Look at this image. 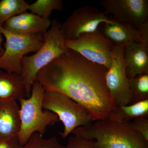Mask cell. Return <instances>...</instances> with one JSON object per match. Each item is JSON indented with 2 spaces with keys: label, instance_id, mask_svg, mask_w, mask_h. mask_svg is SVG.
<instances>
[{
  "label": "cell",
  "instance_id": "obj_17",
  "mask_svg": "<svg viewBox=\"0 0 148 148\" xmlns=\"http://www.w3.org/2000/svg\"><path fill=\"white\" fill-rule=\"evenodd\" d=\"M29 4L24 0H0V25L10 18L27 12Z\"/></svg>",
  "mask_w": 148,
  "mask_h": 148
},
{
  "label": "cell",
  "instance_id": "obj_20",
  "mask_svg": "<svg viewBox=\"0 0 148 148\" xmlns=\"http://www.w3.org/2000/svg\"><path fill=\"white\" fill-rule=\"evenodd\" d=\"M22 148H64V146L60 144L56 136L44 139L43 136L36 132Z\"/></svg>",
  "mask_w": 148,
  "mask_h": 148
},
{
  "label": "cell",
  "instance_id": "obj_15",
  "mask_svg": "<svg viewBox=\"0 0 148 148\" xmlns=\"http://www.w3.org/2000/svg\"><path fill=\"white\" fill-rule=\"evenodd\" d=\"M27 97L21 75L0 70V102L19 101Z\"/></svg>",
  "mask_w": 148,
  "mask_h": 148
},
{
  "label": "cell",
  "instance_id": "obj_10",
  "mask_svg": "<svg viewBox=\"0 0 148 148\" xmlns=\"http://www.w3.org/2000/svg\"><path fill=\"white\" fill-rule=\"evenodd\" d=\"M101 5L106 15L130 24L138 29L148 22L147 0H103Z\"/></svg>",
  "mask_w": 148,
  "mask_h": 148
},
{
  "label": "cell",
  "instance_id": "obj_5",
  "mask_svg": "<svg viewBox=\"0 0 148 148\" xmlns=\"http://www.w3.org/2000/svg\"><path fill=\"white\" fill-rule=\"evenodd\" d=\"M44 110L53 112L64 125V131L59 132L66 139L75 129L91 123L92 120L87 111L79 103L65 94L45 91L42 101Z\"/></svg>",
  "mask_w": 148,
  "mask_h": 148
},
{
  "label": "cell",
  "instance_id": "obj_24",
  "mask_svg": "<svg viewBox=\"0 0 148 148\" xmlns=\"http://www.w3.org/2000/svg\"><path fill=\"white\" fill-rule=\"evenodd\" d=\"M3 41L2 35L0 34V57L3 55L4 51V49L2 46Z\"/></svg>",
  "mask_w": 148,
  "mask_h": 148
},
{
  "label": "cell",
  "instance_id": "obj_19",
  "mask_svg": "<svg viewBox=\"0 0 148 148\" xmlns=\"http://www.w3.org/2000/svg\"><path fill=\"white\" fill-rule=\"evenodd\" d=\"M63 9L64 3L61 0H37L29 5L28 10L40 17L49 18L53 10Z\"/></svg>",
  "mask_w": 148,
  "mask_h": 148
},
{
  "label": "cell",
  "instance_id": "obj_7",
  "mask_svg": "<svg viewBox=\"0 0 148 148\" xmlns=\"http://www.w3.org/2000/svg\"><path fill=\"white\" fill-rule=\"evenodd\" d=\"M65 45L67 48L107 69L110 66L114 45L99 29L92 33L83 34L75 40H66Z\"/></svg>",
  "mask_w": 148,
  "mask_h": 148
},
{
  "label": "cell",
  "instance_id": "obj_4",
  "mask_svg": "<svg viewBox=\"0 0 148 148\" xmlns=\"http://www.w3.org/2000/svg\"><path fill=\"white\" fill-rule=\"evenodd\" d=\"M45 90L36 80L32 86L31 95L27 98L19 100L21 128L18 138L23 146L27 144L32 135L36 132L43 136L48 126L53 125L59 121L53 112L44 111L42 101Z\"/></svg>",
  "mask_w": 148,
  "mask_h": 148
},
{
  "label": "cell",
  "instance_id": "obj_6",
  "mask_svg": "<svg viewBox=\"0 0 148 148\" xmlns=\"http://www.w3.org/2000/svg\"><path fill=\"white\" fill-rule=\"evenodd\" d=\"M0 34L5 37L4 51L0 57V70L20 75L21 62L27 53L36 52L44 43L43 34L21 36L5 30L0 25Z\"/></svg>",
  "mask_w": 148,
  "mask_h": 148
},
{
  "label": "cell",
  "instance_id": "obj_13",
  "mask_svg": "<svg viewBox=\"0 0 148 148\" xmlns=\"http://www.w3.org/2000/svg\"><path fill=\"white\" fill-rule=\"evenodd\" d=\"M124 59L128 79L148 74V45L132 42L124 46Z\"/></svg>",
  "mask_w": 148,
  "mask_h": 148
},
{
  "label": "cell",
  "instance_id": "obj_1",
  "mask_svg": "<svg viewBox=\"0 0 148 148\" xmlns=\"http://www.w3.org/2000/svg\"><path fill=\"white\" fill-rule=\"evenodd\" d=\"M107 70L68 49L40 70L36 80L45 91L61 92L79 103L95 121L108 118L116 108L106 86Z\"/></svg>",
  "mask_w": 148,
  "mask_h": 148
},
{
  "label": "cell",
  "instance_id": "obj_8",
  "mask_svg": "<svg viewBox=\"0 0 148 148\" xmlns=\"http://www.w3.org/2000/svg\"><path fill=\"white\" fill-rule=\"evenodd\" d=\"M124 46L114 45L110 66L106 74V86L116 106L131 104V94L124 59Z\"/></svg>",
  "mask_w": 148,
  "mask_h": 148
},
{
  "label": "cell",
  "instance_id": "obj_18",
  "mask_svg": "<svg viewBox=\"0 0 148 148\" xmlns=\"http://www.w3.org/2000/svg\"><path fill=\"white\" fill-rule=\"evenodd\" d=\"M131 94V104L148 100V74L128 79Z\"/></svg>",
  "mask_w": 148,
  "mask_h": 148
},
{
  "label": "cell",
  "instance_id": "obj_23",
  "mask_svg": "<svg viewBox=\"0 0 148 148\" xmlns=\"http://www.w3.org/2000/svg\"><path fill=\"white\" fill-rule=\"evenodd\" d=\"M18 137H13L0 141V148H22Z\"/></svg>",
  "mask_w": 148,
  "mask_h": 148
},
{
  "label": "cell",
  "instance_id": "obj_14",
  "mask_svg": "<svg viewBox=\"0 0 148 148\" xmlns=\"http://www.w3.org/2000/svg\"><path fill=\"white\" fill-rule=\"evenodd\" d=\"M20 128V107L16 101L0 102V141L18 137Z\"/></svg>",
  "mask_w": 148,
  "mask_h": 148
},
{
  "label": "cell",
  "instance_id": "obj_2",
  "mask_svg": "<svg viewBox=\"0 0 148 148\" xmlns=\"http://www.w3.org/2000/svg\"><path fill=\"white\" fill-rule=\"evenodd\" d=\"M77 127L74 135L92 140L95 148H148V141L131 125L109 119Z\"/></svg>",
  "mask_w": 148,
  "mask_h": 148
},
{
  "label": "cell",
  "instance_id": "obj_12",
  "mask_svg": "<svg viewBox=\"0 0 148 148\" xmlns=\"http://www.w3.org/2000/svg\"><path fill=\"white\" fill-rule=\"evenodd\" d=\"M51 24L50 18L26 12L8 19L2 27L14 34L32 36L46 33Z\"/></svg>",
  "mask_w": 148,
  "mask_h": 148
},
{
  "label": "cell",
  "instance_id": "obj_9",
  "mask_svg": "<svg viewBox=\"0 0 148 148\" xmlns=\"http://www.w3.org/2000/svg\"><path fill=\"white\" fill-rule=\"evenodd\" d=\"M111 21L98 8L84 6L76 9L61 24V30L65 40H75L83 34L95 32L101 23Z\"/></svg>",
  "mask_w": 148,
  "mask_h": 148
},
{
  "label": "cell",
  "instance_id": "obj_22",
  "mask_svg": "<svg viewBox=\"0 0 148 148\" xmlns=\"http://www.w3.org/2000/svg\"><path fill=\"white\" fill-rule=\"evenodd\" d=\"M130 123L133 128L148 141V118L136 119Z\"/></svg>",
  "mask_w": 148,
  "mask_h": 148
},
{
  "label": "cell",
  "instance_id": "obj_11",
  "mask_svg": "<svg viewBox=\"0 0 148 148\" xmlns=\"http://www.w3.org/2000/svg\"><path fill=\"white\" fill-rule=\"evenodd\" d=\"M104 24L103 35L114 45L125 46L132 42L148 45V22L138 29L114 18Z\"/></svg>",
  "mask_w": 148,
  "mask_h": 148
},
{
  "label": "cell",
  "instance_id": "obj_16",
  "mask_svg": "<svg viewBox=\"0 0 148 148\" xmlns=\"http://www.w3.org/2000/svg\"><path fill=\"white\" fill-rule=\"evenodd\" d=\"M141 117L148 118V100L127 106H116L108 118L114 121L130 122Z\"/></svg>",
  "mask_w": 148,
  "mask_h": 148
},
{
  "label": "cell",
  "instance_id": "obj_21",
  "mask_svg": "<svg viewBox=\"0 0 148 148\" xmlns=\"http://www.w3.org/2000/svg\"><path fill=\"white\" fill-rule=\"evenodd\" d=\"M64 148H95L92 140L74 135L69 138Z\"/></svg>",
  "mask_w": 148,
  "mask_h": 148
},
{
  "label": "cell",
  "instance_id": "obj_3",
  "mask_svg": "<svg viewBox=\"0 0 148 148\" xmlns=\"http://www.w3.org/2000/svg\"><path fill=\"white\" fill-rule=\"evenodd\" d=\"M61 25L56 20L51 21L50 29L43 34L44 43L42 47L34 54L30 56H25L21 60L20 75L25 84L27 98L31 95L32 86L40 70L68 49L65 45L66 40Z\"/></svg>",
  "mask_w": 148,
  "mask_h": 148
}]
</instances>
